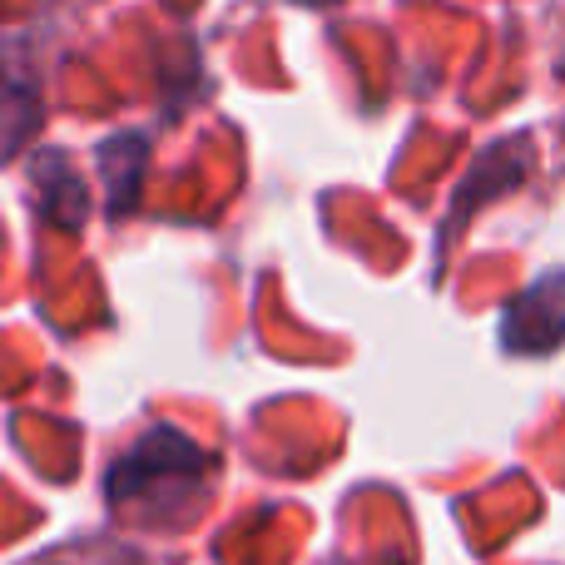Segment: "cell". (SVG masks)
Listing matches in <instances>:
<instances>
[{
    "mask_svg": "<svg viewBox=\"0 0 565 565\" xmlns=\"http://www.w3.org/2000/svg\"><path fill=\"white\" fill-rule=\"evenodd\" d=\"M204 467H209V457L184 437V431L154 427L115 461V471H109V501H115V507L125 501L129 507V501H145L154 487H169V481L194 487Z\"/></svg>",
    "mask_w": 565,
    "mask_h": 565,
    "instance_id": "6da1fadb",
    "label": "cell"
},
{
    "mask_svg": "<svg viewBox=\"0 0 565 565\" xmlns=\"http://www.w3.org/2000/svg\"><path fill=\"white\" fill-rule=\"evenodd\" d=\"M501 342L511 352H551L565 342V274L531 282L501 318Z\"/></svg>",
    "mask_w": 565,
    "mask_h": 565,
    "instance_id": "7a4b0ae2",
    "label": "cell"
},
{
    "mask_svg": "<svg viewBox=\"0 0 565 565\" xmlns=\"http://www.w3.org/2000/svg\"><path fill=\"white\" fill-rule=\"evenodd\" d=\"M145 135H125V139H105L99 145V169H105V189H109V214H129L135 204V184L145 169Z\"/></svg>",
    "mask_w": 565,
    "mask_h": 565,
    "instance_id": "3957f363",
    "label": "cell"
},
{
    "mask_svg": "<svg viewBox=\"0 0 565 565\" xmlns=\"http://www.w3.org/2000/svg\"><path fill=\"white\" fill-rule=\"evenodd\" d=\"M40 189H55V194L45 199V214L55 218V224H65V228H75L79 218H85V194H79V184L70 179V169L55 159V184H40Z\"/></svg>",
    "mask_w": 565,
    "mask_h": 565,
    "instance_id": "277c9868",
    "label": "cell"
},
{
    "mask_svg": "<svg viewBox=\"0 0 565 565\" xmlns=\"http://www.w3.org/2000/svg\"><path fill=\"white\" fill-rule=\"evenodd\" d=\"M302 6H318V0H302Z\"/></svg>",
    "mask_w": 565,
    "mask_h": 565,
    "instance_id": "5b68a950",
    "label": "cell"
}]
</instances>
